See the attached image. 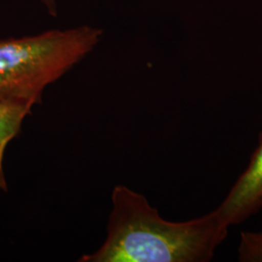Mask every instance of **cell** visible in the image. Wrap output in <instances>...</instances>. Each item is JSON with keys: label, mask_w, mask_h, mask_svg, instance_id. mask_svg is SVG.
I'll return each instance as SVG.
<instances>
[{"label": "cell", "mask_w": 262, "mask_h": 262, "mask_svg": "<svg viewBox=\"0 0 262 262\" xmlns=\"http://www.w3.org/2000/svg\"><path fill=\"white\" fill-rule=\"evenodd\" d=\"M102 246L80 262H208L228 233L216 210L186 222H170L147 198L119 185Z\"/></svg>", "instance_id": "cell-1"}, {"label": "cell", "mask_w": 262, "mask_h": 262, "mask_svg": "<svg viewBox=\"0 0 262 262\" xmlns=\"http://www.w3.org/2000/svg\"><path fill=\"white\" fill-rule=\"evenodd\" d=\"M103 30L80 26L0 39V101L42 102L50 84L90 55Z\"/></svg>", "instance_id": "cell-2"}, {"label": "cell", "mask_w": 262, "mask_h": 262, "mask_svg": "<svg viewBox=\"0 0 262 262\" xmlns=\"http://www.w3.org/2000/svg\"><path fill=\"white\" fill-rule=\"evenodd\" d=\"M262 209V132L250 162L215 210L229 227Z\"/></svg>", "instance_id": "cell-3"}, {"label": "cell", "mask_w": 262, "mask_h": 262, "mask_svg": "<svg viewBox=\"0 0 262 262\" xmlns=\"http://www.w3.org/2000/svg\"><path fill=\"white\" fill-rule=\"evenodd\" d=\"M36 104L27 100L0 101V189L7 191L4 173V157L10 144L20 132L23 122Z\"/></svg>", "instance_id": "cell-4"}, {"label": "cell", "mask_w": 262, "mask_h": 262, "mask_svg": "<svg viewBox=\"0 0 262 262\" xmlns=\"http://www.w3.org/2000/svg\"><path fill=\"white\" fill-rule=\"evenodd\" d=\"M237 253L240 262H262V230L242 231Z\"/></svg>", "instance_id": "cell-5"}, {"label": "cell", "mask_w": 262, "mask_h": 262, "mask_svg": "<svg viewBox=\"0 0 262 262\" xmlns=\"http://www.w3.org/2000/svg\"><path fill=\"white\" fill-rule=\"evenodd\" d=\"M42 3L45 5V7L47 8L49 13L53 16L56 15V5L55 0H41Z\"/></svg>", "instance_id": "cell-6"}]
</instances>
